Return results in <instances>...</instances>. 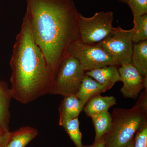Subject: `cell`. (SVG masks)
<instances>
[{"label":"cell","mask_w":147,"mask_h":147,"mask_svg":"<svg viewBox=\"0 0 147 147\" xmlns=\"http://www.w3.org/2000/svg\"><path fill=\"white\" fill-rule=\"evenodd\" d=\"M61 126L64 129L76 147H84L78 118L67 121L62 125Z\"/></svg>","instance_id":"obj_18"},{"label":"cell","mask_w":147,"mask_h":147,"mask_svg":"<svg viewBox=\"0 0 147 147\" xmlns=\"http://www.w3.org/2000/svg\"><path fill=\"white\" fill-rule=\"evenodd\" d=\"M119 1L121 2L127 4V2L129 1V0H119Z\"/></svg>","instance_id":"obj_24"},{"label":"cell","mask_w":147,"mask_h":147,"mask_svg":"<svg viewBox=\"0 0 147 147\" xmlns=\"http://www.w3.org/2000/svg\"><path fill=\"white\" fill-rule=\"evenodd\" d=\"M63 98L59 109V125L60 126L67 121L78 118L85 105L76 96H69Z\"/></svg>","instance_id":"obj_9"},{"label":"cell","mask_w":147,"mask_h":147,"mask_svg":"<svg viewBox=\"0 0 147 147\" xmlns=\"http://www.w3.org/2000/svg\"><path fill=\"white\" fill-rule=\"evenodd\" d=\"M131 38L133 43L147 40V14L134 17Z\"/></svg>","instance_id":"obj_17"},{"label":"cell","mask_w":147,"mask_h":147,"mask_svg":"<svg viewBox=\"0 0 147 147\" xmlns=\"http://www.w3.org/2000/svg\"><path fill=\"white\" fill-rule=\"evenodd\" d=\"M86 74L104 86L107 90L112 88L117 82H121L119 72L116 65L107 66L87 71Z\"/></svg>","instance_id":"obj_10"},{"label":"cell","mask_w":147,"mask_h":147,"mask_svg":"<svg viewBox=\"0 0 147 147\" xmlns=\"http://www.w3.org/2000/svg\"><path fill=\"white\" fill-rule=\"evenodd\" d=\"M131 63L142 76H147V40L134 43Z\"/></svg>","instance_id":"obj_14"},{"label":"cell","mask_w":147,"mask_h":147,"mask_svg":"<svg viewBox=\"0 0 147 147\" xmlns=\"http://www.w3.org/2000/svg\"><path fill=\"white\" fill-rule=\"evenodd\" d=\"M112 11L96 12L91 17L78 14V26L80 40L88 44H95L102 41L117 29L113 26Z\"/></svg>","instance_id":"obj_4"},{"label":"cell","mask_w":147,"mask_h":147,"mask_svg":"<svg viewBox=\"0 0 147 147\" xmlns=\"http://www.w3.org/2000/svg\"><path fill=\"white\" fill-rule=\"evenodd\" d=\"M35 42L54 78L73 44L80 40L78 14L72 0H26Z\"/></svg>","instance_id":"obj_1"},{"label":"cell","mask_w":147,"mask_h":147,"mask_svg":"<svg viewBox=\"0 0 147 147\" xmlns=\"http://www.w3.org/2000/svg\"><path fill=\"white\" fill-rule=\"evenodd\" d=\"M134 138L129 142V144L126 147H133V144H134Z\"/></svg>","instance_id":"obj_23"},{"label":"cell","mask_w":147,"mask_h":147,"mask_svg":"<svg viewBox=\"0 0 147 147\" xmlns=\"http://www.w3.org/2000/svg\"><path fill=\"white\" fill-rule=\"evenodd\" d=\"M117 104L115 98L113 96H102L100 94L90 99L84 106V112L88 117L93 116L108 112L111 107Z\"/></svg>","instance_id":"obj_11"},{"label":"cell","mask_w":147,"mask_h":147,"mask_svg":"<svg viewBox=\"0 0 147 147\" xmlns=\"http://www.w3.org/2000/svg\"><path fill=\"white\" fill-rule=\"evenodd\" d=\"M109 132L103 137L105 147H126L137 131L147 125V89L130 109L113 110Z\"/></svg>","instance_id":"obj_3"},{"label":"cell","mask_w":147,"mask_h":147,"mask_svg":"<svg viewBox=\"0 0 147 147\" xmlns=\"http://www.w3.org/2000/svg\"><path fill=\"white\" fill-rule=\"evenodd\" d=\"M84 147H105V142L104 139H102L97 143H94L91 146H84Z\"/></svg>","instance_id":"obj_22"},{"label":"cell","mask_w":147,"mask_h":147,"mask_svg":"<svg viewBox=\"0 0 147 147\" xmlns=\"http://www.w3.org/2000/svg\"><path fill=\"white\" fill-rule=\"evenodd\" d=\"M69 56L79 62L84 71H90L109 65H117L106 52L96 44H88L80 40L72 45Z\"/></svg>","instance_id":"obj_7"},{"label":"cell","mask_w":147,"mask_h":147,"mask_svg":"<svg viewBox=\"0 0 147 147\" xmlns=\"http://www.w3.org/2000/svg\"><path fill=\"white\" fill-rule=\"evenodd\" d=\"M95 130L94 143L99 142L110 131L112 123L111 114L108 112H104L91 117Z\"/></svg>","instance_id":"obj_16"},{"label":"cell","mask_w":147,"mask_h":147,"mask_svg":"<svg viewBox=\"0 0 147 147\" xmlns=\"http://www.w3.org/2000/svg\"><path fill=\"white\" fill-rule=\"evenodd\" d=\"M123 86L120 91L125 97L137 99L140 92L147 89V76H142L131 63H125L119 69Z\"/></svg>","instance_id":"obj_8"},{"label":"cell","mask_w":147,"mask_h":147,"mask_svg":"<svg viewBox=\"0 0 147 147\" xmlns=\"http://www.w3.org/2000/svg\"><path fill=\"white\" fill-rule=\"evenodd\" d=\"M12 98L7 83L4 81H0V126L6 131H9L11 116L9 108Z\"/></svg>","instance_id":"obj_12"},{"label":"cell","mask_w":147,"mask_h":147,"mask_svg":"<svg viewBox=\"0 0 147 147\" xmlns=\"http://www.w3.org/2000/svg\"><path fill=\"white\" fill-rule=\"evenodd\" d=\"M38 134L36 129L23 127L11 132L7 147H25Z\"/></svg>","instance_id":"obj_15"},{"label":"cell","mask_w":147,"mask_h":147,"mask_svg":"<svg viewBox=\"0 0 147 147\" xmlns=\"http://www.w3.org/2000/svg\"><path fill=\"white\" fill-rule=\"evenodd\" d=\"M107 90L104 86L85 74L76 96L85 105L94 96L105 92Z\"/></svg>","instance_id":"obj_13"},{"label":"cell","mask_w":147,"mask_h":147,"mask_svg":"<svg viewBox=\"0 0 147 147\" xmlns=\"http://www.w3.org/2000/svg\"><path fill=\"white\" fill-rule=\"evenodd\" d=\"M11 132L4 130L0 126V147H7Z\"/></svg>","instance_id":"obj_21"},{"label":"cell","mask_w":147,"mask_h":147,"mask_svg":"<svg viewBox=\"0 0 147 147\" xmlns=\"http://www.w3.org/2000/svg\"><path fill=\"white\" fill-rule=\"evenodd\" d=\"M10 65L12 71L10 90L13 98L28 104L51 91L55 78L35 42L26 13L16 36Z\"/></svg>","instance_id":"obj_2"},{"label":"cell","mask_w":147,"mask_h":147,"mask_svg":"<svg viewBox=\"0 0 147 147\" xmlns=\"http://www.w3.org/2000/svg\"><path fill=\"white\" fill-rule=\"evenodd\" d=\"M85 72L76 58L69 56L61 64L49 94L60 95L63 97L76 96Z\"/></svg>","instance_id":"obj_5"},{"label":"cell","mask_w":147,"mask_h":147,"mask_svg":"<svg viewBox=\"0 0 147 147\" xmlns=\"http://www.w3.org/2000/svg\"><path fill=\"white\" fill-rule=\"evenodd\" d=\"M132 29L123 30L120 26L105 39L96 43L106 52L117 65L131 63L133 43Z\"/></svg>","instance_id":"obj_6"},{"label":"cell","mask_w":147,"mask_h":147,"mask_svg":"<svg viewBox=\"0 0 147 147\" xmlns=\"http://www.w3.org/2000/svg\"><path fill=\"white\" fill-rule=\"evenodd\" d=\"M133 147H147V125L136 133Z\"/></svg>","instance_id":"obj_20"},{"label":"cell","mask_w":147,"mask_h":147,"mask_svg":"<svg viewBox=\"0 0 147 147\" xmlns=\"http://www.w3.org/2000/svg\"><path fill=\"white\" fill-rule=\"evenodd\" d=\"M127 4L134 17L147 14V0H129Z\"/></svg>","instance_id":"obj_19"}]
</instances>
